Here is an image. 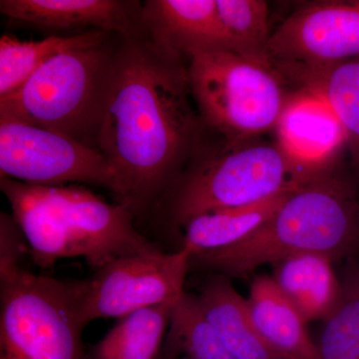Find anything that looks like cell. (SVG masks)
<instances>
[{
  "label": "cell",
  "mask_w": 359,
  "mask_h": 359,
  "mask_svg": "<svg viewBox=\"0 0 359 359\" xmlns=\"http://www.w3.org/2000/svg\"><path fill=\"white\" fill-rule=\"evenodd\" d=\"M184 60L154 44L144 26L118 39L98 152L114 175L116 203L135 219L154 211L200 139Z\"/></svg>",
  "instance_id": "6da1fadb"
},
{
  "label": "cell",
  "mask_w": 359,
  "mask_h": 359,
  "mask_svg": "<svg viewBox=\"0 0 359 359\" xmlns=\"http://www.w3.org/2000/svg\"><path fill=\"white\" fill-rule=\"evenodd\" d=\"M0 188L39 268L79 257L97 271L119 257L160 250L135 228L125 205L86 189L28 185L6 177Z\"/></svg>",
  "instance_id": "7a4b0ae2"
},
{
  "label": "cell",
  "mask_w": 359,
  "mask_h": 359,
  "mask_svg": "<svg viewBox=\"0 0 359 359\" xmlns=\"http://www.w3.org/2000/svg\"><path fill=\"white\" fill-rule=\"evenodd\" d=\"M359 243V204L348 182L325 173L297 189L242 242L191 257L190 269L240 278L304 252L344 256Z\"/></svg>",
  "instance_id": "3957f363"
},
{
  "label": "cell",
  "mask_w": 359,
  "mask_h": 359,
  "mask_svg": "<svg viewBox=\"0 0 359 359\" xmlns=\"http://www.w3.org/2000/svg\"><path fill=\"white\" fill-rule=\"evenodd\" d=\"M325 173L304 166L278 143H224L212 150L199 139L185 169L153 212L181 228L200 215L257 204Z\"/></svg>",
  "instance_id": "277c9868"
},
{
  "label": "cell",
  "mask_w": 359,
  "mask_h": 359,
  "mask_svg": "<svg viewBox=\"0 0 359 359\" xmlns=\"http://www.w3.org/2000/svg\"><path fill=\"white\" fill-rule=\"evenodd\" d=\"M119 34L61 52L0 98V119L57 132L98 152V135Z\"/></svg>",
  "instance_id": "5b68a950"
},
{
  "label": "cell",
  "mask_w": 359,
  "mask_h": 359,
  "mask_svg": "<svg viewBox=\"0 0 359 359\" xmlns=\"http://www.w3.org/2000/svg\"><path fill=\"white\" fill-rule=\"evenodd\" d=\"M188 60L201 121L224 143L250 141L276 126L287 100L271 68L223 48L195 52Z\"/></svg>",
  "instance_id": "8992f818"
},
{
  "label": "cell",
  "mask_w": 359,
  "mask_h": 359,
  "mask_svg": "<svg viewBox=\"0 0 359 359\" xmlns=\"http://www.w3.org/2000/svg\"><path fill=\"white\" fill-rule=\"evenodd\" d=\"M82 280L21 269L0 280V359H89Z\"/></svg>",
  "instance_id": "52a82bcc"
},
{
  "label": "cell",
  "mask_w": 359,
  "mask_h": 359,
  "mask_svg": "<svg viewBox=\"0 0 359 359\" xmlns=\"http://www.w3.org/2000/svg\"><path fill=\"white\" fill-rule=\"evenodd\" d=\"M192 254L142 252L116 259L82 280L81 313L85 325L98 318H123L165 302L179 301Z\"/></svg>",
  "instance_id": "ba28073f"
},
{
  "label": "cell",
  "mask_w": 359,
  "mask_h": 359,
  "mask_svg": "<svg viewBox=\"0 0 359 359\" xmlns=\"http://www.w3.org/2000/svg\"><path fill=\"white\" fill-rule=\"evenodd\" d=\"M0 176L34 186L82 183L114 189L112 169L100 153L57 132L4 119Z\"/></svg>",
  "instance_id": "9c48e42d"
},
{
  "label": "cell",
  "mask_w": 359,
  "mask_h": 359,
  "mask_svg": "<svg viewBox=\"0 0 359 359\" xmlns=\"http://www.w3.org/2000/svg\"><path fill=\"white\" fill-rule=\"evenodd\" d=\"M359 57V0L304 4L271 32V67L283 81Z\"/></svg>",
  "instance_id": "30bf717a"
},
{
  "label": "cell",
  "mask_w": 359,
  "mask_h": 359,
  "mask_svg": "<svg viewBox=\"0 0 359 359\" xmlns=\"http://www.w3.org/2000/svg\"><path fill=\"white\" fill-rule=\"evenodd\" d=\"M138 0H1L0 13L20 25L52 32L93 27L111 34L143 29Z\"/></svg>",
  "instance_id": "8fae6325"
},
{
  "label": "cell",
  "mask_w": 359,
  "mask_h": 359,
  "mask_svg": "<svg viewBox=\"0 0 359 359\" xmlns=\"http://www.w3.org/2000/svg\"><path fill=\"white\" fill-rule=\"evenodd\" d=\"M142 23L154 44L179 57L209 49L230 50L217 0H148Z\"/></svg>",
  "instance_id": "7c38bea8"
},
{
  "label": "cell",
  "mask_w": 359,
  "mask_h": 359,
  "mask_svg": "<svg viewBox=\"0 0 359 359\" xmlns=\"http://www.w3.org/2000/svg\"><path fill=\"white\" fill-rule=\"evenodd\" d=\"M302 92L283 108L276 126L278 144L304 166L325 172V164L346 144L344 130L327 104Z\"/></svg>",
  "instance_id": "4fadbf2b"
},
{
  "label": "cell",
  "mask_w": 359,
  "mask_h": 359,
  "mask_svg": "<svg viewBox=\"0 0 359 359\" xmlns=\"http://www.w3.org/2000/svg\"><path fill=\"white\" fill-rule=\"evenodd\" d=\"M332 262L327 255L304 252L273 264L271 278L306 323L327 320L344 299Z\"/></svg>",
  "instance_id": "5bb4252c"
},
{
  "label": "cell",
  "mask_w": 359,
  "mask_h": 359,
  "mask_svg": "<svg viewBox=\"0 0 359 359\" xmlns=\"http://www.w3.org/2000/svg\"><path fill=\"white\" fill-rule=\"evenodd\" d=\"M245 299L257 334L273 353L283 359H320L306 321L271 276L255 278Z\"/></svg>",
  "instance_id": "9a60e30c"
},
{
  "label": "cell",
  "mask_w": 359,
  "mask_h": 359,
  "mask_svg": "<svg viewBox=\"0 0 359 359\" xmlns=\"http://www.w3.org/2000/svg\"><path fill=\"white\" fill-rule=\"evenodd\" d=\"M196 295L205 318L236 358L283 359L257 334L247 299L235 290L228 276L215 273Z\"/></svg>",
  "instance_id": "2e32d148"
},
{
  "label": "cell",
  "mask_w": 359,
  "mask_h": 359,
  "mask_svg": "<svg viewBox=\"0 0 359 359\" xmlns=\"http://www.w3.org/2000/svg\"><path fill=\"white\" fill-rule=\"evenodd\" d=\"M297 190L257 204L205 212L189 219L180 228L183 231L181 247L190 250L194 256L238 244L266 224Z\"/></svg>",
  "instance_id": "e0dca14e"
},
{
  "label": "cell",
  "mask_w": 359,
  "mask_h": 359,
  "mask_svg": "<svg viewBox=\"0 0 359 359\" xmlns=\"http://www.w3.org/2000/svg\"><path fill=\"white\" fill-rule=\"evenodd\" d=\"M290 82L332 109L344 130L351 161L359 167V57L301 73Z\"/></svg>",
  "instance_id": "ac0fdd59"
},
{
  "label": "cell",
  "mask_w": 359,
  "mask_h": 359,
  "mask_svg": "<svg viewBox=\"0 0 359 359\" xmlns=\"http://www.w3.org/2000/svg\"><path fill=\"white\" fill-rule=\"evenodd\" d=\"M177 302L148 306L124 316L92 347L89 359H158Z\"/></svg>",
  "instance_id": "d6986e66"
},
{
  "label": "cell",
  "mask_w": 359,
  "mask_h": 359,
  "mask_svg": "<svg viewBox=\"0 0 359 359\" xmlns=\"http://www.w3.org/2000/svg\"><path fill=\"white\" fill-rule=\"evenodd\" d=\"M111 33L87 30L70 36H53L39 41H23L13 35L0 39V98L20 88L48 59L61 52L103 43Z\"/></svg>",
  "instance_id": "ffe728a7"
},
{
  "label": "cell",
  "mask_w": 359,
  "mask_h": 359,
  "mask_svg": "<svg viewBox=\"0 0 359 359\" xmlns=\"http://www.w3.org/2000/svg\"><path fill=\"white\" fill-rule=\"evenodd\" d=\"M163 349L166 358L238 359L205 318L197 295L187 292L175 306Z\"/></svg>",
  "instance_id": "44dd1931"
},
{
  "label": "cell",
  "mask_w": 359,
  "mask_h": 359,
  "mask_svg": "<svg viewBox=\"0 0 359 359\" xmlns=\"http://www.w3.org/2000/svg\"><path fill=\"white\" fill-rule=\"evenodd\" d=\"M217 6L230 50L271 68L268 4L263 0H217Z\"/></svg>",
  "instance_id": "7402d4cb"
},
{
  "label": "cell",
  "mask_w": 359,
  "mask_h": 359,
  "mask_svg": "<svg viewBox=\"0 0 359 359\" xmlns=\"http://www.w3.org/2000/svg\"><path fill=\"white\" fill-rule=\"evenodd\" d=\"M316 347L320 359H359V280L344 289L339 308L325 320Z\"/></svg>",
  "instance_id": "603a6c76"
},
{
  "label": "cell",
  "mask_w": 359,
  "mask_h": 359,
  "mask_svg": "<svg viewBox=\"0 0 359 359\" xmlns=\"http://www.w3.org/2000/svg\"><path fill=\"white\" fill-rule=\"evenodd\" d=\"M25 233L13 214H0V280L20 271V262L26 254Z\"/></svg>",
  "instance_id": "cb8c5ba5"
},
{
  "label": "cell",
  "mask_w": 359,
  "mask_h": 359,
  "mask_svg": "<svg viewBox=\"0 0 359 359\" xmlns=\"http://www.w3.org/2000/svg\"><path fill=\"white\" fill-rule=\"evenodd\" d=\"M165 359H189V358H185V356H183V358H165Z\"/></svg>",
  "instance_id": "d4e9b609"
}]
</instances>
